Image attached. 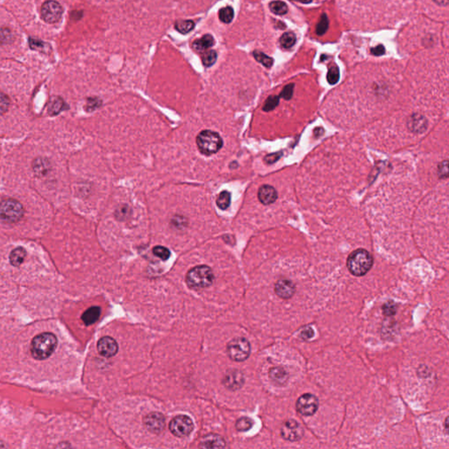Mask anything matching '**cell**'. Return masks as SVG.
I'll return each instance as SVG.
<instances>
[{"instance_id": "20", "label": "cell", "mask_w": 449, "mask_h": 449, "mask_svg": "<svg viewBox=\"0 0 449 449\" xmlns=\"http://www.w3.org/2000/svg\"><path fill=\"white\" fill-rule=\"evenodd\" d=\"M26 250L22 247H17L16 249L12 251L10 255V263L12 266L14 267H19L21 266V263L24 262L26 258Z\"/></svg>"}, {"instance_id": "11", "label": "cell", "mask_w": 449, "mask_h": 449, "mask_svg": "<svg viewBox=\"0 0 449 449\" xmlns=\"http://www.w3.org/2000/svg\"><path fill=\"white\" fill-rule=\"evenodd\" d=\"M144 424L151 433H161L165 426V418L161 413H150L144 419Z\"/></svg>"}, {"instance_id": "38", "label": "cell", "mask_w": 449, "mask_h": 449, "mask_svg": "<svg viewBox=\"0 0 449 449\" xmlns=\"http://www.w3.org/2000/svg\"><path fill=\"white\" fill-rule=\"evenodd\" d=\"M293 90H294V85L293 84H290V85H286L284 88H283V91L282 93L280 94V97H283L284 99L286 100H289L292 98V96H293Z\"/></svg>"}, {"instance_id": "30", "label": "cell", "mask_w": 449, "mask_h": 449, "mask_svg": "<svg viewBox=\"0 0 449 449\" xmlns=\"http://www.w3.org/2000/svg\"><path fill=\"white\" fill-rule=\"evenodd\" d=\"M254 422L249 418L243 417L236 422V429L239 432H246L253 426Z\"/></svg>"}, {"instance_id": "42", "label": "cell", "mask_w": 449, "mask_h": 449, "mask_svg": "<svg viewBox=\"0 0 449 449\" xmlns=\"http://www.w3.org/2000/svg\"><path fill=\"white\" fill-rule=\"evenodd\" d=\"M282 155V153H275V154H269L265 157V162L270 164V163H273V162H276L278 159H279L280 156Z\"/></svg>"}, {"instance_id": "12", "label": "cell", "mask_w": 449, "mask_h": 449, "mask_svg": "<svg viewBox=\"0 0 449 449\" xmlns=\"http://www.w3.org/2000/svg\"><path fill=\"white\" fill-rule=\"evenodd\" d=\"M97 350L101 356L112 357L117 354V342L111 337H104L97 343Z\"/></svg>"}, {"instance_id": "8", "label": "cell", "mask_w": 449, "mask_h": 449, "mask_svg": "<svg viewBox=\"0 0 449 449\" xmlns=\"http://www.w3.org/2000/svg\"><path fill=\"white\" fill-rule=\"evenodd\" d=\"M62 7L57 1L49 0L42 4L41 16L48 23H56L59 21L62 15Z\"/></svg>"}, {"instance_id": "40", "label": "cell", "mask_w": 449, "mask_h": 449, "mask_svg": "<svg viewBox=\"0 0 449 449\" xmlns=\"http://www.w3.org/2000/svg\"><path fill=\"white\" fill-rule=\"evenodd\" d=\"M313 335H314V331L312 330V328H306L305 329H303L301 332V336H302L303 340H309L312 338Z\"/></svg>"}, {"instance_id": "24", "label": "cell", "mask_w": 449, "mask_h": 449, "mask_svg": "<svg viewBox=\"0 0 449 449\" xmlns=\"http://www.w3.org/2000/svg\"><path fill=\"white\" fill-rule=\"evenodd\" d=\"M328 28H329V20H328V15L326 13H322V15L320 17V21H319V23L317 24V27H316V33L319 36H322L327 32Z\"/></svg>"}, {"instance_id": "31", "label": "cell", "mask_w": 449, "mask_h": 449, "mask_svg": "<svg viewBox=\"0 0 449 449\" xmlns=\"http://www.w3.org/2000/svg\"><path fill=\"white\" fill-rule=\"evenodd\" d=\"M33 170L35 173L39 176H44L47 171L49 170V163L47 161L42 160V159H38L34 162L33 165Z\"/></svg>"}, {"instance_id": "4", "label": "cell", "mask_w": 449, "mask_h": 449, "mask_svg": "<svg viewBox=\"0 0 449 449\" xmlns=\"http://www.w3.org/2000/svg\"><path fill=\"white\" fill-rule=\"evenodd\" d=\"M197 145L203 154H215L222 148L223 141L219 134L210 130H204L197 137Z\"/></svg>"}, {"instance_id": "2", "label": "cell", "mask_w": 449, "mask_h": 449, "mask_svg": "<svg viewBox=\"0 0 449 449\" xmlns=\"http://www.w3.org/2000/svg\"><path fill=\"white\" fill-rule=\"evenodd\" d=\"M347 265L348 270L352 275L362 276L366 275L372 268V256L365 249H357L348 256Z\"/></svg>"}, {"instance_id": "32", "label": "cell", "mask_w": 449, "mask_h": 449, "mask_svg": "<svg viewBox=\"0 0 449 449\" xmlns=\"http://www.w3.org/2000/svg\"><path fill=\"white\" fill-rule=\"evenodd\" d=\"M63 105H64V103L60 97L55 98L51 102L50 105H49V114H51V115H56V114H59L61 110L63 109Z\"/></svg>"}, {"instance_id": "44", "label": "cell", "mask_w": 449, "mask_h": 449, "mask_svg": "<svg viewBox=\"0 0 449 449\" xmlns=\"http://www.w3.org/2000/svg\"><path fill=\"white\" fill-rule=\"evenodd\" d=\"M292 1L299 2V3H303V4H309V3L312 2V0H292Z\"/></svg>"}, {"instance_id": "27", "label": "cell", "mask_w": 449, "mask_h": 449, "mask_svg": "<svg viewBox=\"0 0 449 449\" xmlns=\"http://www.w3.org/2000/svg\"><path fill=\"white\" fill-rule=\"evenodd\" d=\"M253 55H254L255 60L261 62L266 68H270L274 63L273 58L268 57L267 55H265L264 53L261 52V51H254Z\"/></svg>"}, {"instance_id": "25", "label": "cell", "mask_w": 449, "mask_h": 449, "mask_svg": "<svg viewBox=\"0 0 449 449\" xmlns=\"http://www.w3.org/2000/svg\"><path fill=\"white\" fill-rule=\"evenodd\" d=\"M219 20L222 21L223 23L228 24L231 21L234 20L235 17V11L231 6H227L224 8L220 9L219 12Z\"/></svg>"}, {"instance_id": "6", "label": "cell", "mask_w": 449, "mask_h": 449, "mask_svg": "<svg viewBox=\"0 0 449 449\" xmlns=\"http://www.w3.org/2000/svg\"><path fill=\"white\" fill-rule=\"evenodd\" d=\"M250 344L246 339L238 338L232 340L227 346V354L232 360L242 361L250 355Z\"/></svg>"}, {"instance_id": "23", "label": "cell", "mask_w": 449, "mask_h": 449, "mask_svg": "<svg viewBox=\"0 0 449 449\" xmlns=\"http://www.w3.org/2000/svg\"><path fill=\"white\" fill-rule=\"evenodd\" d=\"M269 9L276 15H284L288 12L287 4L283 1H273L269 4Z\"/></svg>"}, {"instance_id": "26", "label": "cell", "mask_w": 449, "mask_h": 449, "mask_svg": "<svg viewBox=\"0 0 449 449\" xmlns=\"http://www.w3.org/2000/svg\"><path fill=\"white\" fill-rule=\"evenodd\" d=\"M231 204V194L227 190H224L219 194L217 199V206L221 210H227Z\"/></svg>"}, {"instance_id": "41", "label": "cell", "mask_w": 449, "mask_h": 449, "mask_svg": "<svg viewBox=\"0 0 449 449\" xmlns=\"http://www.w3.org/2000/svg\"><path fill=\"white\" fill-rule=\"evenodd\" d=\"M371 53L376 57L383 56V55H385V47L383 45H378V46H376L375 48L371 49Z\"/></svg>"}, {"instance_id": "33", "label": "cell", "mask_w": 449, "mask_h": 449, "mask_svg": "<svg viewBox=\"0 0 449 449\" xmlns=\"http://www.w3.org/2000/svg\"><path fill=\"white\" fill-rule=\"evenodd\" d=\"M279 97L278 96H270V97H268L267 100L263 105V111L269 112V111L275 109L279 104Z\"/></svg>"}, {"instance_id": "29", "label": "cell", "mask_w": 449, "mask_h": 449, "mask_svg": "<svg viewBox=\"0 0 449 449\" xmlns=\"http://www.w3.org/2000/svg\"><path fill=\"white\" fill-rule=\"evenodd\" d=\"M217 52L214 51V50H210V51H207V53H205L203 55L202 57V62L203 64L205 65L206 67H210L212 65L214 64L216 61H217Z\"/></svg>"}, {"instance_id": "18", "label": "cell", "mask_w": 449, "mask_h": 449, "mask_svg": "<svg viewBox=\"0 0 449 449\" xmlns=\"http://www.w3.org/2000/svg\"><path fill=\"white\" fill-rule=\"evenodd\" d=\"M100 313H101L100 307L93 306V307L89 308L82 316V320L84 321V323L86 326L94 324L99 319Z\"/></svg>"}, {"instance_id": "19", "label": "cell", "mask_w": 449, "mask_h": 449, "mask_svg": "<svg viewBox=\"0 0 449 449\" xmlns=\"http://www.w3.org/2000/svg\"><path fill=\"white\" fill-rule=\"evenodd\" d=\"M214 45V38L210 34H206L197 41H195L192 44V47L197 51H205L210 49Z\"/></svg>"}, {"instance_id": "15", "label": "cell", "mask_w": 449, "mask_h": 449, "mask_svg": "<svg viewBox=\"0 0 449 449\" xmlns=\"http://www.w3.org/2000/svg\"><path fill=\"white\" fill-rule=\"evenodd\" d=\"M258 199L263 205H270L277 199V192L274 187L263 185L258 191Z\"/></svg>"}, {"instance_id": "17", "label": "cell", "mask_w": 449, "mask_h": 449, "mask_svg": "<svg viewBox=\"0 0 449 449\" xmlns=\"http://www.w3.org/2000/svg\"><path fill=\"white\" fill-rule=\"evenodd\" d=\"M269 376L271 380L278 385H284L289 379L287 371L281 367H275L270 369Z\"/></svg>"}, {"instance_id": "21", "label": "cell", "mask_w": 449, "mask_h": 449, "mask_svg": "<svg viewBox=\"0 0 449 449\" xmlns=\"http://www.w3.org/2000/svg\"><path fill=\"white\" fill-rule=\"evenodd\" d=\"M195 28V23L192 21H178L175 23V29L182 34L189 33Z\"/></svg>"}, {"instance_id": "35", "label": "cell", "mask_w": 449, "mask_h": 449, "mask_svg": "<svg viewBox=\"0 0 449 449\" xmlns=\"http://www.w3.org/2000/svg\"><path fill=\"white\" fill-rule=\"evenodd\" d=\"M9 105H10L9 97L3 92H0V115L7 112Z\"/></svg>"}, {"instance_id": "37", "label": "cell", "mask_w": 449, "mask_h": 449, "mask_svg": "<svg viewBox=\"0 0 449 449\" xmlns=\"http://www.w3.org/2000/svg\"><path fill=\"white\" fill-rule=\"evenodd\" d=\"M12 40V32H10V30L6 29H3L0 30V43L1 44L9 43Z\"/></svg>"}, {"instance_id": "43", "label": "cell", "mask_w": 449, "mask_h": 449, "mask_svg": "<svg viewBox=\"0 0 449 449\" xmlns=\"http://www.w3.org/2000/svg\"><path fill=\"white\" fill-rule=\"evenodd\" d=\"M433 1H434L436 4L442 5V6H444V5L446 6V5L449 4V0H433Z\"/></svg>"}, {"instance_id": "22", "label": "cell", "mask_w": 449, "mask_h": 449, "mask_svg": "<svg viewBox=\"0 0 449 449\" xmlns=\"http://www.w3.org/2000/svg\"><path fill=\"white\" fill-rule=\"evenodd\" d=\"M297 38L292 32H284L282 37L280 38V44L283 49H290L295 45Z\"/></svg>"}, {"instance_id": "10", "label": "cell", "mask_w": 449, "mask_h": 449, "mask_svg": "<svg viewBox=\"0 0 449 449\" xmlns=\"http://www.w3.org/2000/svg\"><path fill=\"white\" fill-rule=\"evenodd\" d=\"M303 434V427L294 419L286 421L281 428V435L286 441H299Z\"/></svg>"}, {"instance_id": "9", "label": "cell", "mask_w": 449, "mask_h": 449, "mask_svg": "<svg viewBox=\"0 0 449 449\" xmlns=\"http://www.w3.org/2000/svg\"><path fill=\"white\" fill-rule=\"evenodd\" d=\"M297 410L303 416H312L319 408V400L312 394H303L297 402Z\"/></svg>"}, {"instance_id": "14", "label": "cell", "mask_w": 449, "mask_h": 449, "mask_svg": "<svg viewBox=\"0 0 449 449\" xmlns=\"http://www.w3.org/2000/svg\"><path fill=\"white\" fill-rule=\"evenodd\" d=\"M244 377L242 373L238 370H231L227 373L224 378V384L231 389H238L242 386Z\"/></svg>"}, {"instance_id": "3", "label": "cell", "mask_w": 449, "mask_h": 449, "mask_svg": "<svg viewBox=\"0 0 449 449\" xmlns=\"http://www.w3.org/2000/svg\"><path fill=\"white\" fill-rule=\"evenodd\" d=\"M213 272L210 267L206 265L191 269L186 275L187 284L192 289L208 287L213 283Z\"/></svg>"}, {"instance_id": "39", "label": "cell", "mask_w": 449, "mask_h": 449, "mask_svg": "<svg viewBox=\"0 0 449 449\" xmlns=\"http://www.w3.org/2000/svg\"><path fill=\"white\" fill-rule=\"evenodd\" d=\"M129 215V208L126 206L120 207L116 211V216L119 219H124Z\"/></svg>"}, {"instance_id": "28", "label": "cell", "mask_w": 449, "mask_h": 449, "mask_svg": "<svg viewBox=\"0 0 449 449\" xmlns=\"http://www.w3.org/2000/svg\"><path fill=\"white\" fill-rule=\"evenodd\" d=\"M327 78H328V82L330 85H333L338 83L339 79H340V70H339V68L336 65H332L329 68Z\"/></svg>"}, {"instance_id": "36", "label": "cell", "mask_w": 449, "mask_h": 449, "mask_svg": "<svg viewBox=\"0 0 449 449\" xmlns=\"http://www.w3.org/2000/svg\"><path fill=\"white\" fill-rule=\"evenodd\" d=\"M383 312L385 313V316H389V317L395 315V313L397 312V306L392 301H389L384 304Z\"/></svg>"}, {"instance_id": "16", "label": "cell", "mask_w": 449, "mask_h": 449, "mask_svg": "<svg viewBox=\"0 0 449 449\" xmlns=\"http://www.w3.org/2000/svg\"><path fill=\"white\" fill-rule=\"evenodd\" d=\"M199 446L203 449H219L224 448L226 444L222 438L218 434H209L203 438Z\"/></svg>"}, {"instance_id": "7", "label": "cell", "mask_w": 449, "mask_h": 449, "mask_svg": "<svg viewBox=\"0 0 449 449\" xmlns=\"http://www.w3.org/2000/svg\"><path fill=\"white\" fill-rule=\"evenodd\" d=\"M193 423L190 418L185 415H179L174 418L170 424L171 433L178 437H184L189 435L193 430Z\"/></svg>"}, {"instance_id": "13", "label": "cell", "mask_w": 449, "mask_h": 449, "mask_svg": "<svg viewBox=\"0 0 449 449\" xmlns=\"http://www.w3.org/2000/svg\"><path fill=\"white\" fill-rule=\"evenodd\" d=\"M275 292L281 299H291L296 292L295 284L290 280H279L275 283Z\"/></svg>"}, {"instance_id": "34", "label": "cell", "mask_w": 449, "mask_h": 449, "mask_svg": "<svg viewBox=\"0 0 449 449\" xmlns=\"http://www.w3.org/2000/svg\"><path fill=\"white\" fill-rule=\"evenodd\" d=\"M153 253L155 256L159 258L166 261L170 257V251L167 247H162V246H157L153 248Z\"/></svg>"}, {"instance_id": "1", "label": "cell", "mask_w": 449, "mask_h": 449, "mask_svg": "<svg viewBox=\"0 0 449 449\" xmlns=\"http://www.w3.org/2000/svg\"><path fill=\"white\" fill-rule=\"evenodd\" d=\"M57 339L51 332H43L33 338L31 344V353L34 359L45 360L55 352Z\"/></svg>"}, {"instance_id": "5", "label": "cell", "mask_w": 449, "mask_h": 449, "mask_svg": "<svg viewBox=\"0 0 449 449\" xmlns=\"http://www.w3.org/2000/svg\"><path fill=\"white\" fill-rule=\"evenodd\" d=\"M24 214L23 207L14 199H5L0 203V219L6 222L19 221Z\"/></svg>"}]
</instances>
